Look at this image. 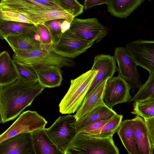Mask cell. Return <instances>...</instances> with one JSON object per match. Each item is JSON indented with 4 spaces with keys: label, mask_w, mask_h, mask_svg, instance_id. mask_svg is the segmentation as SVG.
Instances as JSON below:
<instances>
[{
    "label": "cell",
    "mask_w": 154,
    "mask_h": 154,
    "mask_svg": "<svg viewBox=\"0 0 154 154\" xmlns=\"http://www.w3.org/2000/svg\"><path fill=\"white\" fill-rule=\"evenodd\" d=\"M131 120L136 143L140 154H153L149 143L144 119L136 115Z\"/></svg>",
    "instance_id": "obj_19"
},
{
    "label": "cell",
    "mask_w": 154,
    "mask_h": 154,
    "mask_svg": "<svg viewBox=\"0 0 154 154\" xmlns=\"http://www.w3.org/2000/svg\"><path fill=\"white\" fill-rule=\"evenodd\" d=\"M35 26L34 24L5 20L0 18V38L3 39L9 36L28 34Z\"/></svg>",
    "instance_id": "obj_24"
},
{
    "label": "cell",
    "mask_w": 154,
    "mask_h": 154,
    "mask_svg": "<svg viewBox=\"0 0 154 154\" xmlns=\"http://www.w3.org/2000/svg\"><path fill=\"white\" fill-rule=\"evenodd\" d=\"M146 127L148 139L152 151L154 150V117L144 120Z\"/></svg>",
    "instance_id": "obj_33"
},
{
    "label": "cell",
    "mask_w": 154,
    "mask_h": 154,
    "mask_svg": "<svg viewBox=\"0 0 154 154\" xmlns=\"http://www.w3.org/2000/svg\"><path fill=\"white\" fill-rule=\"evenodd\" d=\"M91 69L97 71V72L88 92L106 78L113 77L117 70L116 61L114 56L109 55H97L94 57Z\"/></svg>",
    "instance_id": "obj_14"
},
{
    "label": "cell",
    "mask_w": 154,
    "mask_h": 154,
    "mask_svg": "<svg viewBox=\"0 0 154 154\" xmlns=\"http://www.w3.org/2000/svg\"><path fill=\"white\" fill-rule=\"evenodd\" d=\"M114 57L118 63V75L128 83L134 94L136 89L142 85L137 64L124 47H116Z\"/></svg>",
    "instance_id": "obj_9"
},
{
    "label": "cell",
    "mask_w": 154,
    "mask_h": 154,
    "mask_svg": "<svg viewBox=\"0 0 154 154\" xmlns=\"http://www.w3.org/2000/svg\"><path fill=\"white\" fill-rule=\"evenodd\" d=\"M110 0H85L84 8L85 10L89 9L93 6L105 4L107 5Z\"/></svg>",
    "instance_id": "obj_35"
},
{
    "label": "cell",
    "mask_w": 154,
    "mask_h": 154,
    "mask_svg": "<svg viewBox=\"0 0 154 154\" xmlns=\"http://www.w3.org/2000/svg\"><path fill=\"white\" fill-rule=\"evenodd\" d=\"M138 88L129 103L154 97V73H149L147 81Z\"/></svg>",
    "instance_id": "obj_27"
},
{
    "label": "cell",
    "mask_w": 154,
    "mask_h": 154,
    "mask_svg": "<svg viewBox=\"0 0 154 154\" xmlns=\"http://www.w3.org/2000/svg\"><path fill=\"white\" fill-rule=\"evenodd\" d=\"M128 83L119 75L108 80L103 97L104 103L112 109L115 105L129 102L131 98Z\"/></svg>",
    "instance_id": "obj_12"
},
{
    "label": "cell",
    "mask_w": 154,
    "mask_h": 154,
    "mask_svg": "<svg viewBox=\"0 0 154 154\" xmlns=\"http://www.w3.org/2000/svg\"><path fill=\"white\" fill-rule=\"evenodd\" d=\"M14 61L18 75V79L30 82H38V77L35 72L32 69Z\"/></svg>",
    "instance_id": "obj_28"
},
{
    "label": "cell",
    "mask_w": 154,
    "mask_h": 154,
    "mask_svg": "<svg viewBox=\"0 0 154 154\" xmlns=\"http://www.w3.org/2000/svg\"><path fill=\"white\" fill-rule=\"evenodd\" d=\"M94 43L79 37L69 29L52 45L51 49L63 57L73 59L85 52Z\"/></svg>",
    "instance_id": "obj_7"
},
{
    "label": "cell",
    "mask_w": 154,
    "mask_h": 154,
    "mask_svg": "<svg viewBox=\"0 0 154 154\" xmlns=\"http://www.w3.org/2000/svg\"><path fill=\"white\" fill-rule=\"evenodd\" d=\"M3 0H0V4L1 2Z\"/></svg>",
    "instance_id": "obj_38"
},
{
    "label": "cell",
    "mask_w": 154,
    "mask_h": 154,
    "mask_svg": "<svg viewBox=\"0 0 154 154\" xmlns=\"http://www.w3.org/2000/svg\"><path fill=\"white\" fill-rule=\"evenodd\" d=\"M109 79L106 78L88 92L74 115L77 121L104 103L103 95L106 82Z\"/></svg>",
    "instance_id": "obj_15"
},
{
    "label": "cell",
    "mask_w": 154,
    "mask_h": 154,
    "mask_svg": "<svg viewBox=\"0 0 154 154\" xmlns=\"http://www.w3.org/2000/svg\"><path fill=\"white\" fill-rule=\"evenodd\" d=\"M45 88L38 82L32 83L17 79L10 84L0 85V114L4 123L13 120Z\"/></svg>",
    "instance_id": "obj_1"
},
{
    "label": "cell",
    "mask_w": 154,
    "mask_h": 154,
    "mask_svg": "<svg viewBox=\"0 0 154 154\" xmlns=\"http://www.w3.org/2000/svg\"><path fill=\"white\" fill-rule=\"evenodd\" d=\"M133 106L134 108L131 113L144 120L154 117V97L134 101Z\"/></svg>",
    "instance_id": "obj_26"
},
{
    "label": "cell",
    "mask_w": 154,
    "mask_h": 154,
    "mask_svg": "<svg viewBox=\"0 0 154 154\" xmlns=\"http://www.w3.org/2000/svg\"><path fill=\"white\" fill-rule=\"evenodd\" d=\"M69 29L82 39L96 42L100 41L107 34L106 28L96 18L80 19L74 17Z\"/></svg>",
    "instance_id": "obj_10"
},
{
    "label": "cell",
    "mask_w": 154,
    "mask_h": 154,
    "mask_svg": "<svg viewBox=\"0 0 154 154\" xmlns=\"http://www.w3.org/2000/svg\"><path fill=\"white\" fill-rule=\"evenodd\" d=\"M64 20L63 19H52L46 21L43 23L48 29L53 40L54 44L63 33L61 32V25Z\"/></svg>",
    "instance_id": "obj_31"
},
{
    "label": "cell",
    "mask_w": 154,
    "mask_h": 154,
    "mask_svg": "<svg viewBox=\"0 0 154 154\" xmlns=\"http://www.w3.org/2000/svg\"><path fill=\"white\" fill-rule=\"evenodd\" d=\"M0 18L5 20L33 24L26 15L15 12L0 10Z\"/></svg>",
    "instance_id": "obj_32"
},
{
    "label": "cell",
    "mask_w": 154,
    "mask_h": 154,
    "mask_svg": "<svg viewBox=\"0 0 154 154\" xmlns=\"http://www.w3.org/2000/svg\"><path fill=\"white\" fill-rule=\"evenodd\" d=\"M63 8L74 17L82 13L84 6L76 0H57Z\"/></svg>",
    "instance_id": "obj_30"
},
{
    "label": "cell",
    "mask_w": 154,
    "mask_h": 154,
    "mask_svg": "<svg viewBox=\"0 0 154 154\" xmlns=\"http://www.w3.org/2000/svg\"><path fill=\"white\" fill-rule=\"evenodd\" d=\"M113 136L93 137L77 133L65 154H119Z\"/></svg>",
    "instance_id": "obj_5"
},
{
    "label": "cell",
    "mask_w": 154,
    "mask_h": 154,
    "mask_svg": "<svg viewBox=\"0 0 154 154\" xmlns=\"http://www.w3.org/2000/svg\"><path fill=\"white\" fill-rule=\"evenodd\" d=\"M48 122L37 112H23L4 132L0 135V143L19 134L29 133L45 128Z\"/></svg>",
    "instance_id": "obj_8"
},
{
    "label": "cell",
    "mask_w": 154,
    "mask_h": 154,
    "mask_svg": "<svg viewBox=\"0 0 154 154\" xmlns=\"http://www.w3.org/2000/svg\"><path fill=\"white\" fill-rule=\"evenodd\" d=\"M77 121L70 114L60 116L50 127L46 128L49 137L63 154L77 134Z\"/></svg>",
    "instance_id": "obj_6"
},
{
    "label": "cell",
    "mask_w": 154,
    "mask_h": 154,
    "mask_svg": "<svg viewBox=\"0 0 154 154\" xmlns=\"http://www.w3.org/2000/svg\"><path fill=\"white\" fill-rule=\"evenodd\" d=\"M137 65L154 73V41L139 39L128 43L125 47Z\"/></svg>",
    "instance_id": "obj_11"
},
{
    "label": "cell",
    "mask_w": 154,
    "mask_h": 154,
    "mask_svg": "<svg viewBox=\"0 0 154 154\" xmlns=\"http://www.w3.org/2000/svg\"><path fill=\"white\" fill-rule=\"evenodd\" d=\"M13 60L32 69L49 66L60 68L73 67L75 62L72 59L63 57L56 54L51 48H44L27 52L14 51Z\"/></svg>",
    "instance_id": "obj_3"
},
{
    "label": "cell",
    "mask_w": 154,
    "mask_h": 154,
    "mask_svg": "<svg viewBox=\"0 0 154 154\" xmlns=\"http://www.w3.org/2000/svg\"><path fill=\"white\" fill-rule=\"evenodd\" d=\"M35 25L39 41L43 48H51L54 42L48 28L43 24Z\"/></svg>",
    "instance_id": "obj_29"
},
{
    "label": "cell",
    "mask_w": 154,
    "mask_h": 154,
    "mask_svg": "<svg viewBox=\"0 0 154 154\" xmlns=\"http://www.w3.org/2000/svg\"><path fill=\"white\" fill-rule=\"evenodd\" d=\"M112 118L108 119L99 120L94 122L82 129L77 133H81L97 129L106 123Z\"/></svg>",
    "instance_id": "obj_34"
},
{
    "label": "cell",
    "mask_w": 154,
    "mask_h": 154,
    "mask_svg": "<svg viewBox=\"0 0 154 154\" xmlns=\"http://www.w3.org/2000/svg\"><path fill=\"white\" fill-rule=\"evenodd\" d=\"M35 154L31 133L19 134L0 143V154Z\"/></svg>",
    "instance_id": "obj_13"
},
{
    "label": "cell",
    "mask_w": 154,
    "mask_h": 154,
    "mask_svg": "<svg viewBox=\"0 0 154 154\" xmlns=\"http://www.w3.org/2000/svg\"><path fill=\"white\" fill-rule=\"evenodd\" d=\"M97 71L90 69L70 81V87L60 102L59 111L62 114L75 113L88 91Z\"/></svg>",
    "instance_id": "obj_4"
},
{
    "label": "cell",
    "mask_w": 154,
    "mask_h": 154,
    "mask_svg": "<svg viewBox=\"0 0 154 154\" xmlns=\"http://www.w3.org/2000/svg\"><path fill=\"white\" fill-rule=\"evenodd\" d=\"M2 11H13L24 14L35 25L56 19H63L70 23L74 17L64 10L52 9L35 5L20 0H3L0 4Z\"/></svg>",
    "instance_id": "obj_2"
},
{
    "label": "cell",
    "mask_w": 154,
    "mask_h": 154,
    "mask_svg": "<svg viewBox=\"0 0 154 154\" xmlns=\"http://www.w3.org/2000/svg\"><path fill=\"white\" fill-rule=\"evenodd\" d=\"M13 51L27 52L43 48L39 41L35 26L29 33L9 36L4 39Z\"/></svg>",
    "instance_id": "obj_16"
},
{
    "label": "cell",
    "mask_w": 154,
    "mask_h": 154,
    "mask_svg": "<svg viewBox=\"0 0 154 154\" xmlns=\"http://www.w3.org/2000/svg\"><path fill=\"white\" fill-rule=\"evenodd\" d=\"M117 114L112 109L110 108L104 103L101 104L77 121V133L83 128L94 122L110 119Z\"/></svg>",
    "instance_id": "obj_20"
},
{
    "label": "cell",
    "mask_w": 154,
    "mask_h": 154,
    "mask_svg": "<svg viewBox=\"0 0 154 154\" xmlns=\"http://www.w3.org/2000/svg\"><path fill=\"white\" fill-rule=\"evenodd\" d=\"M35 154H63L48 135L46 128L31 132Z\"/></svg>",
    "instance_id": "obj_18"
},
{
    "label": "cell",
    "mask_w": 154,
    "mask_h": 154,
    "mask_svg": "<svg viewBox=\"0 0 154 154\" xmlns=\"http://www.w3.org/2000/svg\"><path fill=\"white\" fill-rule=\"evenodd\" d=\"M70 23L67 20L65 19L64 20L61 25V32L62 33L69 29Z\"/></svg>",
    "instance_id": "obj_36"
},
{
    "label": "cell",
    "mask_w": 154,
    "mask_h": 154,
    "mask_svg": "<svg viewBox=\"0 0 154 154\" xmlns=\"http://www.w3.org/2000/svg\"><path fill=\"white\" fill-rule=\"evenodd\" d=\"M116 132L128 154H140L136 143L131 119L122 121Z\"/></svg>",
    "instance_id": "obj_23"
},
{
    "label": "cell",
    "mask_w": 154,
    "mask_h": 154,
    "mask_svg": "<svg viewBox=\"0 0 154 154\" xmlns=\"http://www.w3.org/2000/svg\"><path fill=\"white\" fill-rule=\"evenodd\" d=\"M14 61L8 53L4 51L0 53V85H5L18 79Z\"/></svg>",
    "instance_id": "obj_21"
},
{
    "label": "cell",
    "mask_w": 154,
    "mask_h": 154,
    "mask_svg": "<svg viewBox=\"0 0 154 154\" xmlns=\"http://www.w3.org/2000/svg\"><path fill=\"white\" fill-rule=\"evenodd\" d=\"M1 122H1V115H0V124Z\"/></svg>",
    "instance_id": "obj_37"
},
{
    "label": "cell",
    "mask_w": 154,
    "mask_h": 154,
    "mask_svg": "<svg viewBox=\"0 0 154 154\" xmlns=\"http://www.w3.org/2000/svg\"><path fill=\"white\" fill-rule=\"evenodd\" d=\"M61 68L54 66L37 67L32 69L36 74L38 82L45 88L59 86L63 80Z\"/></svg>",
    "instance_id": "obj_17"
},
{
    "label": "cell",
    "mask_w": 154,
    "mask_h": 154,
    "mask_svg": "<svg viewBox=\"0 0 154 154\" xmlns=\"http://www.w3.org/2000/svg\"><path fill=\"white\" fill-rule=\"evenodd\" d=\"M144 0H110L107 9L111 15L120 18H125L130 15Z\"/></svg>",
    "instance_id": "obj_22"
},
{
    "label": "cell",
    "mask_w": 154,
    "mask_h": 154,
    "mask_svg": "<svg viewBox=\"0 0 154 154\" xmlns=\"http://www.w3.org/2000/svg\"><path fill=\"white\" fill-rule=\"evenodd\" d=\"M123 117L122 115L117 114L99 128L79 134L96 137H106L113 136V134L117 132L122 121Z\"/></svg>",
    "instance_id": "obj_25"
}]
</instances>
